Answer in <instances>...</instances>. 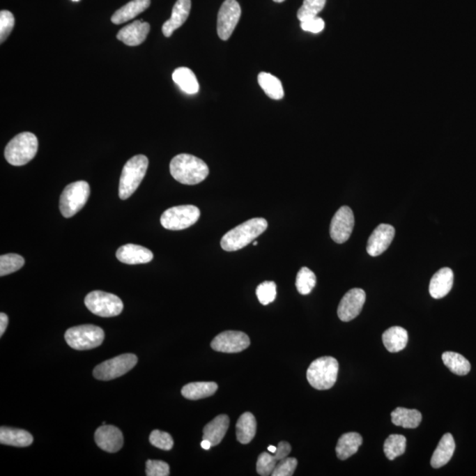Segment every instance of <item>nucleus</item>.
<instances>
[{"label":"nucleus","instance_id":"25","mask_svg":"<svg viewBox=\"0 0 476 476\" xmlns=\"http://www.w3.org/2000/svg\"><path fill=\"white\" fill-rule=\"evenodd\" d=\"M382 339L389 352L397 353L404 351L407 346L408 334L401 326H392L383 334Z\"/></svg>","mask_w":476,"mask_h":476},{"label":"nucleus","instance_id":"8","mask_svg":"<svg viewBox=\"0 0 476 476\" xmlns=\"http://www.w3.org/2000/svg\"><path fill=\"white\" fill-rule=\"evenodd\" d=\"M85 305L92 314L102 318L116 317L124 309V305L118 296L99 291L86 295Z\"/></svg>","mask_w":476,"mask_h":476},{"label":"nucleus","instance_id":"47","mask_svg":"<svg viewBox=\"0 0 476 476\" xmlns=\"http://www.w3.org/2000/svg\"><path fill=\"white\" fill-rule=\"evenodd\" d=\"M274 1L276 3H282V2H284L285 0H274Z\"/></svg>","mask_w":476,"mask_h":476},{"label":"nucleus","instance_id":"35","mask_svg":"<svg viewBox=\"0 0 476 476\" xmlns=\"http://www.w3.org/2000/svg\"><path fill=\"white\" fill-rule=\"evenodd\" d=\"M317 278L314 272L308 268H302L296 275L295 287L302 295H309L315 288Z\"/></svg>","mask_w":476,"mask_h":476},{"label":"nucleus","instance_id":"36","mask_svg":"<svg viewBox=\"0 0 476 476\" xmlns=\"http://www.w3.org/2000/svg\"><path fill=\"white\" fill-rule=\"evenodd\" d=\"M326 0H304L302 6L298 12V18L301 22L317 17L324 9Z\"/></svg>","mask_w":476,"mask_h":476},{"label":"nucleus","instance_id":"23","mask_svg":"<svg viewBox=\"0 0 476 476\" xmlns=\"http://www.w3.org/2000/svg\"><path fill=\"white\" fill-rule=\"evenodd\" d=\"M455 451V441L451 433L443 436L432 455L431 464L432 468H440L451 461Z\"/></svg>","mask_w":476,"mask_h":476},{"label":"nucleus","instance_id":"31","mask_svg":"<svg viewBox=\"0 0 476 476\" xmlns=\"http://www.w3.org/2000/svg\"><path fill=\"white\" fill-rule=\"evenodd\" d=\"M173 81L182 91L188 95H195L199 91V85L194 72L187 68H176L172 75Z\"/></svg>","mask_w":476,"mask_h":476},{"label":"nucleus","instance_id":"24","mask_svg":"<svg viewBox=\"0 0 476 476\" xmlns=\"http://www.w3.org/2000/svg\"><path fill=\"white\" fill-rule=\"evenodd\" d=\"M151 0H132L123 6L121 9L116 10L112 15V22L114 24L119 25L128 21H131L139 13L144 12L151 6Z\"/></svg>","mask_w":476,"mask_h":476},{"label":"nucleus","instance_id":"11","mask_svg":"<svg viewBox=\"0 0 476 476\" xmlns=\"http://www.w3.org/2000/svg\"><path fill=\"white\" fill-rule=\"evenodd\" d=\"M241 17L240 5L236 0H225L219 10L217 32L219 38L227 41Z\"/></svg>","mask_w":476,"mask_h":476},{"label":"nucleus","instance_id":"15","mask_svg":"<svg viewBox=\"0 0 476 476\" xmlns=\"http://www.w3.org/2000/svg\"><path fill=\"white\" fill-rule=\"evenodd\" d=\"M395 229L389 224L378 225L369 236L367 243V252L372 257H377L385 252L394 240Z\"/></svg>","mask_w":476,"mask_h":476},{"label":"nucleus","instance_id":"28","mask_svg":"<svg viewBox=\"0 0 476 476\" xmlns=\"http://www.w3.org/2000/svg\"><path fill=\"white\" fill-rule=\"evenodd\" d=\"M236 439L243 445H247L254 438L257 431V422L252 413L246 412L239 417L236 425Z\"/></svg>","mask_w":476,"mask_h":476},{"label":"nucleus","instance_id":"7","mask_svg":"<svg viewBox=\"0 0 476 476\" xmlns=\"http://www.w3.org/2000/svg\"><path fill=\"white\" fill-rule=\"evenodd\" d=\"M91 195L88 182L77 181L68 185L63 191L59 201V209L63 216L71 218L81 211Z\"/></svg>","mask_w":476,"mask_h":476},{"label":"nucleus","instance_id":"41","mask_svg":"<svg viewBox=\"0 0 476 476\" xmlns=\"http://www.w3.org/2000/svg\"><path fill=\"white\" fill-rule=\"evenodd\" d=\"M298 461L295 458H285L276 465L272 476H291L294 475Z\"/></svg>","mask_w":476,"mask_h":476},{"label":"nucleus","instance_id":"4","mask_svg":"<svg viewBox=\"0 0 476 476\" xmlns=\"http://www.w3.org/2000/svg\"><path fill=\"white\" fill-rule=\"evenodd\" d=\"M148 159L143 155L133 156L123 168L119 181L118 195L121 199L131 197L145 178Z\"/></svg>","mask_w":476,"mask_h":476},{"label":"nucleus","instance_id":"18","mask_svg":"<svg viewBox=\"0 0 476 476\" xmlns=\"http://www.w3.org/2000/svg\"><path fill=\"white\" fill-rule=\"evenodd\" d=\"M116 257L119 261L128 265L146 264L154 259L151 249L141 245L128 244L121 246L116 252Z\"/></svg>","mask_w":476,"mask_h":476},{"label":"nucleus","instance_id":"22","mask_svg":"<svg viewBox=\"0 0 476 476\" xmlns=\"http://www.w3.org/2000/svg\"><path fill=\"white\" fill-rule=\"evenodd\" d=\"M229 426V418L227 415L216 416L214 420L208 422L203 429V439L210 442L212 446L218 445L227 433Z\"/></svg>","mask_w":476,"mask_h":476},{"label":"nucleus","instance_id":"32","mask_svg":"<svg viewBox=\"0 0 476 476\" xmlns=\"http://www.w3.org/2000/svg\"><path fill=\"white\" fill-rule=\"evenodd\" d=\"M259 86H261L268 98L274 100L284 98V91L281 81L275 76L268 72H261L258 76Z\"/></svg>","mask_w":476,"mask_h":476},{"label":"nucleus","instance_id":"43","mask_svg":"<svg viewBox=\"0 0 476 476\" xmlns=\"http://www.w3.org/2000/svg\"><path fill=\"white\" fill-rule=\"evenodd\" d=\"M301 28L302 31L306 32L314 33L318 34L325 29V22L321 18L315 17L307 20V21L301 22Z\"/></svg>","mask_w":476,"mask_h":476},{"label":"nucleus","instance_id":"29","mask_svg":"<svg viewBox=\"0 0 476 476\" xmlns=\"http://www.w3.org/2000/svg\"><path fill=\"white\" fill-rule=\"evenodd\" d=\"M217 389L218 385L215 382H194L185 385L181 392L185 398L198 401L214 395Z\"/></svg>","mask_w":476,"mask_h":476},{"label":"nucleus","instance_id":"39","mask_svg":"<svg viewBox=\"0 0 476 476\" xmlns=\"http://www.w3.org/2000/svg\"><path fill=\"white\" fill-rule=\"evenodd\" d=\"M149 441H151L152 445L163 451L171 450L173 445H174V441H173L171 436L167 433V432L161 431L159 429L152 431L151 437H149Z\"/></svg>","mask_w":476,"mask_h":476},{"label":"nucleus","instance_id":"38","mask_svg":"<svg viewBox=\"0 0 476 476\" xmlns=\"http://www.w3.org/2000/svg\"><path fill=\"white\" fill-rule=\"evenodd\" d=\"M256 295L259 301L263 305H268L274 302L276 298V284L274 282H264L258 286L256 289Z\"/></svg>","mask_w":476,"mask_h":476},{"label":"nucleus","instance_id":"27","mask_svg":"<svg viewBox=\"0 0 476 476\" xmlns=\"http://www.w3.org/2000/svg\"><path fill=\"white\" fill-rule=\"evenodd\" d=\"M34 438L29 432L24 429L1 427L0 429V443L2 445L26 447L32 445Z\"/></svg>","mask_w":476,"mask_h":476},{"label":"nucleus","instance_id":"14","mask_svg":"<svg viewBox=\"0 0 476 476\" xmlns=\"http://www.w3.org/2000/svg\"><path fill=\"white\" fill-rule=\"evenodd\" d=\"M366 300L364 289H352L346 293L338 306L337 314L344 322H349L361 314Z\"/></svg>","mask_w":476,"mask_h":476},{"label":"nucleus","instance_id":"42","mask_svg":"<svg viewBox=\"0 0 476 476\" xmlns=\"http://www.w3.org/2000/svg\"><path fill=\"white\" fill-rule=\"evenodd\" d=\"M146 475L148 476H168L169 466L164 461L148 459L146 464Z\"/></svg>","mask_w":476,"mask_h":476},{"label":"nucleus","instance_id":"21","mask_svg":"<svg viewBox=\"0 0 476 476\" xmlns=\"http://www.w3.org/2000/svg\"><path fill=\"white\" fill-rule=\"evenodd\" d=\"M454 285V272L451 268H441L433 275L429 282V294L435 299L445 298Z\"/></svg>","mask_w":476,"mask_h":476},{"label":"nucleus","instance_id":"48","mask_svg":"<svg viewBox=\"0 0 476 476\" xmlns=\"http://www.w3.org/2000/svg\"><path fill=\"white\" fill-rule=\"evenodd\" d=\"M258 245V242H257V241L254 242V245L256 246V245Z\"/></svg>","mask_w":476,"mask_h":476},{"label":"nucleus","instance_id":"44","mask_svg":"<svg viewBox=\"0 0 476 476\" xmlns=\"http://www.w3.org/2000/svg\"><path fill=\"white\" fill-rule=\"evenodd\" d=\"M8 325V317L6 314H0V336H3L5 334L6 328Z\"/></svg>","mask_w":476,"mask_h":476},{"label":"nucleus","instance_id":"46","mask_svg":"<svg viewBox=\"0 0 476 476\" xmlns=\"http://www.w3.org/2000/svg\"><path fill=\"white\" fill-rule=\"evenodd\" d=\"M276 450H277V447H276V446L270 445L268 447V451L271 452L272 454H275Z\"/></svg>","mask_w":476,"mask_h":476},{"label":"nucleus","instance_id":"49","mask_svg":"<svg viewBox=\"0 0 476 476\" xmlns=\"http://www.w3.org/2000/svg\"><path fill=\"white\" fill-rule=\"evenodd\" d=\"M72 1H73V2H78V1H79V0H72Z\"/></svg>","mask_w":476,"mask_h":476},{"label":"nucleus","instance_id":"17","mask_svg":"<svg viewBox=\"0 0 476 476\" xmlns=\"http://www.w3.org/2000/svg\"><path fill=\"white\" fill-rule=\"evenodd\" d=\"M291 446L288 442H279L277 446V450L275 454L272 455L268 452H262L259 456L257 461V472L259 475L268 476L272 474L276 467V462H279L285 458H287L291 454Z\"/></svg>","mask_w":476,"mask_h":476},{"label":"nucleus","instance_id":"10","mask_svg":"<svg viewBox=\"0 0 476 476\" xmlns=\"http://www.w3.org/2000/svg\"><path fill=\"white\" fill-rule=\"evenodd\" d=\"M138 358L133 354H124L109 359L96 366L93 371L98 381H109L128 374L137 364Z\"/></svg>","mask_w":476,"mask_h":476},{"label":"nucleus","instance_id":"5","mask_svg":"<svg viewBox=\"0 0 476 476\" xmlns=\"http://www.w3.org/2000/svg\"><path fill=\"white\" fill-rule=\"evenodd\" d=\"M338 372V361L332 356H323L316 359L309 366L308 382L317 390H328L337 381Z\"/></svg>","mask_w":476,"mask_h":476},{"label":"nucleus","instance_id":"20","mask_svg":"<svg viewBox=\"0 0 476 476\" xmlns=\"http://www.w3.org/2000/svg\"><path fill=\"white\" fill-rule=\"evenodd\" d=\"M191 0H178L172 9L171 19L164 22L162 25V33L166 38L171 36L176 29L181 28L188 19L190 11H191Z\"/></svg>","mask_w":476,"mask_h":476},{"label":"nucleus","instance_id":"19","mask_svg":"<svg viewBox=\"0 0 476 476\" xmlns=\"http://www.w3.org/2000/svg\"><path fill=\"white\" fill-rule=\"evenodd\" d=\"M149 31H151L149 23L135 21L121 29L116 38L126 45L138 46L145 42Z\"/></svg>","mask_w":476,"mask_h":476},{"label":"nucleus","instance_id":"13","mask_svg":"<svg viewBox=\"0 0 476 476\" xmlns=\"http://www.w3.org/2000/svg\"><path fill=\"white\" fill-rule=\"evenodd\" d=\"M251 344L249 336L239 331H225L216 336L211 342L214 351L222 353L244 351Z\"/></svg>","mask_w":476,"mask_h":476},{"label":"nucleus","instance_id":"1","mask_svg":"<svg viewBox=\"0 0 476 476\" xmlns=\"http://www.w3.org/2000/svg\"><path fill=\"white\" fill-rule=\"evenodd\" d=\"M171 174L176 181L184 185H197L204 181L209 174L208 166L194 155L181 154L171 160Z\"/></svg>","mask_w":476,"mask_h":476},{"label":"nucleus","instance_id":"16","mask_svg":"<svg viewBox=\"0 0 476 476\" xmlns=\"http://www.w3.org/2000/svg\"><path fill=\"white\" fill-rule=\"evenodd\" d=\"M95 441L102 450L114 454L123 447L124 437L118 428L103 424L95 431Z\"/></svg>","mask_w":476,"mask_h":476},{"label":"nucleus","instance_id":"45","mask_svg":"<svg viewBox=\"0 0 476 476\" xmlns=\"http://www.w3.org/2000/svg\"><path fill=\"white\" fill-rule=\"evenodd\" d=\"M201 445L203 449H205V450H209V449L212 447L211 443L208 440H206V439H203Z\"/></svg>","mask_w":476,"mask_h":476},{"label":"nucleus","instance_id":"2","mask_svg":"<svg viewBox=\"0 0 476 476\" xmlns=\"http://www.w3.org/2000/svg\"><path fill=\"white\" fill-rule=\"evenodd\" d=\"M264 218H254L242 223L222 236L221 246L226 252H236L254 242L268 229Z\"/></svg>","mask_w":476,"mask_h":476},{"label":"nucleus","instance_id":"34","mask_svg":"<svg viewBox=\"0 0 476 476\" xmlns=\"http://www.w3.org/2000/svg\"><path fill=\"white\" fill-rule=\"evenodd\" d=\"M407 439L402 435L392 434L385 439L384 452L386 458L394 461V459L401 456L406 451Z\"/></svg>","mask_w":476,"mask_h":476},{"label":"nucleus","instance_id":"40","mask_svg":"<svg viewBox=\"0 0 476 476\" xmlns=\"http://www.w3.org/2000/svg\"><path fill=\"white\" fill-rule=\"evenodd\" d=\"M15 16L8 10L0 12V42L4 43L15 26Z\"/></svg>","mask_w":476,"mask_h":476},{"label":"nucleus","instance_id":"6","mask_svg":"<svg viewBox=\"0 0 476 476\" xmlns=\"http://www.w3.org/2000/svg\"><path fill=\"white\" fill-rule=\"evenodd\" d=\"M66 344L76 351H89L101 346L105 339V332L94 325L75 326L66 332Z\"/></svg>","mask_w":476,"mask_h":476},{"label":"nucleus","instance_id":"37","mask_svg":"<svg viewBox=\"0 0 476 476\" xmlns=\"http://www.w3.org/2000/svg\"><path fill=\"white\" fill-rule=\"evenodd\" d=\"M25 264L22 256L15 254L1 255L0 257V276L13 274L20 270Z\"/></svg>","mask_w":476,"mask_h":476},{"label":"nucleus","instance_id":"26","mask_svg":"<svg viewBox=\"0 0 476 476\" xmlns=\"http://www.w3.org/2000/svg\"><path fill=\"white\" fill-rule=\"evenodd\" d=\"M362 444V436L356 432H348L339 438L336 445V455L341 461H346L358 452Z\"/></svg>","mask_w":476,"mask_h":476},{"label":"nucleus","instance_id":"33","mask_svg":"<svg viewBox=\"0 0 476 476\" xmlns=\"http://www.w3.org/2000/svg\"><path fill=\"white\" fill-rule=\"evenodd\" d=\"M442 360L446 367L456 375L465 376L470 371V362L459 353L452 351L443 353Z\"/></svg>","mask_w":476,"mask_h":476},{"label":"nucleus","instance_id":"9","mask_svg":"<svg viewBox=\"0 0 476 476\" xmlns=\"http://www.w3.org/2000/svg\"><path fill=\"white\" fill-rule=\"evenodd\" d=\"M201 211L197 206L185 205L173 206L167 209L161 216L163 228L169 231H182L191 227L198 222Z\"/></svg>","mask_w":476,"mask_h":476},{"label":"nucleus","instance_id":"12","mask_svg":"<svg viewBox=\"0 0 476 476\" xmlns=\"http://www.w3.org/2000/svg\"><path fill=\"white\" fill-rule=\"evenodd\" d=\"M354 225V213L348 206H341L332 219L330 236L332 240L337 244L347 242L351 238Z\"/></svg>","mask_w":476,"mask_h":476},{"label":"nucleus","instance_id":"3","mask_svg":"<svg viewBox=\"0 0 476 476\" xmlns=\"http://www.w3.org/2000/svg\"><path fill=\"white\" fill-rule=\"evenodd\" d=\"M38 151V141L34 133L22 132L6 146L5 158L10 164L22 166L31 162Z\"/></svg>","mask_w":476,"mask_h":476},{"label":"nucleus","instance_id":"30","mask_svg":"<svg viewBox=\"0 0 476 476\" xmlns=\"http://www.w3.org/2000/svg\"><path fill=\"white\" fill-rule=\"evenodd\" d=\"M391 416L392 424L405 429L417 428L422 419L420 411L405 408H395Z\"/></svg>","mask_w":476,"mask_h":476}]
</instances>
